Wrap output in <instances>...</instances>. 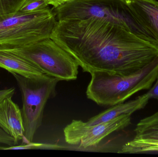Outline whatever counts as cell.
Returning a JSON list of instances; mask_svg holds the SVG:
<instances>
[{
	"label": "cell",
	"mask_w": 158,
	"mask_h": 157,
	"mask_svg": "<svg viewBox=\"0 0 158 157\" xmlns=\"http://www.w3.org/2000/svg\"><path fill=\"white\" fill-rule=\"evenodd\" d=\"M51 38L89 73L128 75L158 57V45L105 18L57 21Z\"/></svg>",
	"instance_id": "6da1fadb"
},
{
	"label": "cell",
	"mask_w": 158,
	"mask_h": 157,
	"mask_svg": "<svg viewBox=\"0 0 158 157\" xmlns=\"http://www.w3.org/2000/svg\"><path fill=\"white\" fill-rule=\"evenodd\" d=\"M90 73L87 98L100 106H114L124 102L140 91L151 88L158 77V57L141 70L128 75L100 71Z\"/></svg>",
	"instance_id": "7a4b0ae2"
},
{
	"label": "cell",
	"mask_w": 158,
	"mask_h": 157,
	"mask_svg": "<svg viewBox=\"0 0 158 157\" xmlns=\"http://www.w3.org/2000/svg\"><path fill=\"white\" fill-rule=\"evenodd\" d=\"M53 10L57 21L92 17L105 18L158 45L154 36L129 6L127 0H70Z\"/></svg>",
	"instance_id": "3957f363"
},
{
	"label": "cell",
	"mask_w": 158,
	"mask_h": 157,
	"mask_svg": "<svg viewBox=\"0 0 158 157\" xmlns=\"http://www.w3.org/2000/svg\"><path fill=\"white\" fill-rule=\"evenodd\" d=\"M53 8L0 14V47L25 46L51 38L57 22Z\"/></svg>",
	"instance_id": "277c9868"
},
{
	"label": "cell",
	"mask_w": 158,
	"mask_h": 157,
	"mask_svg": "<svg viewBox=\"0 0 158 157\" xmlns=\"http://www.w3.org/2000/svg\"><path fill=\"white\" fill-rule=\"evenodd\" d=\"M0 49L24 57L45 74L61 81H71L77 78L78 64L51 38L25 46Z\"/></svg>",
	"instance_id": "5b68a950"
},
{
	"label": "cell",
	"mask_w": 158,
	"mask_h": 157,
	"mask_svg": "<svg viewBox=\"0 0 158 157\" xmlns=\"http://www.w3.org/2000/svg\"><path fill=\"white\" fill-rule=\"evenodd\" d=\"M22 94V117L25 133L23 144L32 142L42 123L44 111L48 100L56 95V86L60 79L50 76L27 78L12 74Z\"/></svg>",
	"instance_id": "8992f818"
},
{
	"label": "cell",
	"mask_w": 158,
	"mask_h": 157,
	"mask_svg": "<svg viewBox=\"0 0 158 157\" xmlns=\"http://www.w3.org/2000/svg\"><path fill=\"white\" fill-rule=\"evenodd\" d=\"M131 114L121 115L110 121L89 125L81 120H73L64 130L65 141L71 145L86 148L96 146L104 138L131 124Z\"/></svg>",
	"instance_id": "52a82bcc"
},
{
	"label": "cell",
	"mask_w": 158,
	"mask_h": 157,
	"mask_svg": "<svg viewBox=\"0 0 158 157\" xmlns=\"http://www.w3.org/2000/svg\"><path fill=\"white\" fill-rule=\"evenodd\" d=\"M132 140L124 144L120 154L158 153V111L141 120L134 130Z\"/></svg>",
	"instance_id": "ba28073f"
},
{
	"label": "cell",
	"mask_w": 158,
	"mask_h": 157,
	"mask_svg": "<svg viewBox=\"0 0 158 157\" xmlns=\"http://www.w3.org/2000/svg\"><path fill=\"white\" fill-rule=\"evenodd\" d=\"M0 127L18 142L24 140L25 128L22 112L12 98L0 103Z\"/></svg>",
	"instance_id": "9c48e42d"
},
{
	"label": "cell",
	"mask_w": 158,
	"mask_h": 157,
	"mask_svg": "<svg viewBox=\"0 0 158 157\" xmlns=\"http://www.w3.org/2000/svg\"><path fill=\"white\" fill-rule=\"evenodd\" d=\"M0 68L12 74L31 78L46 75L40 68L24 57L7 50L0 49Z\"/></svg>",
	"instance_id": "30bf717a"
},
{
	"label": "cell",
	"mask_w": 158,
	"mask_h": 157,
	"mask_svg": "<svg viewBox=\"0 0 158 157\" xmlns=\"http://www.w3.org/2000/svg\"><path fill=\"white\" fill-rule=\"evenodd\" d=\"M150 99L149 95L147 93H145L133 100L111 106L108 109L89 119L85 123L87 125H95L110 121L123 114L131 115L134 112L144 108Z\"/></svg>",
	"instance_id": "8fae6325"
},
{
	"label": "cell",
	"mask_w": 158,
	"mask_h": 157,
	"mask_svg": "<svg viewBox=\"0 0 158 157\" xmlns=\"http://www.w3.org/2000/svg\"><path fill=\"white\" fill-rule=\"evenodd\" d=\"M129 6L158 43V1L127 0Z\"/></svg>",
	"instance_id": "7c38bea8"
},
{
	"label": "cell",
	"mask_w": 158,
	"mask_h": 157,
	"mask_svg": "<svg viewBox=\"0 0 158 157\" xmlns=\"http://www.w3.org/2000/svg\"><path fill=\"white\" fill-rule=\"evenodd\" d=\"M68 149V147L63 146L52 144L30 142L28 143L23 144L21 145L5 147L4 150H28V149H51L61 150Z\"/></svg>",
	"instance_id": "4fadbf2b"
},
{
	"label": "cell",
	"mask_w": 158,
	"mask_h": 157,
	"mask_svg": "<svg viewBox=\"0 0 158 157\" xmlns=\"http://www.w3.org/2000/svg\"><path fill=\"white\" fill-rule=\"evenodd\" d=\"M47 0H26L17 12L31 13L49 7Z\"/></svg>",
	"instance_id": "5bb4252c"
},
{
	"label": "cell",
	"mask_w": 158,
	"mask_h": 157,
	"mask_svg": "<svg viewBox=\"0 0 158 157\" xmlns=\"http://www.w3.org/2000/svg\"><path fill=\"white\" fill-rule=\"evenodd\" d=\"M26 0H0V14L16 13Z\"/></svg>",
	"instance_id": "9a60e30c"
},
{
	"label": "cell",
	"mask_w": 158,
	"mask_h": 157,
	"mask_svg": "<svg viewBox=\"0 0 158 157\" xmlns=\"http://www.w3.org/2000/svg\"><path fill=\"white\" fill-rule=\"evenodd\" d=\"M0 143L11 147L16 145L18 142L0 127Z\"/></svg>",
	"instance_id": "2e32d148"
},
{
	"label": "cell",
	"mask_w": 158,
	"mask_h": 157,
	"mask_svg": "<svg viewBox=\"0 0 158 157\" xmlns=\"http://www.w3.org/2000/svg\"><path fill=\"white\" fill-rule=\"evenodd\" d=\"M15 92V88H14L0 90V103L6 99L12 98Z\"/></svg>",
	"instance_id": "e0dca14e"
},
{
	"label": "cell",
	"mask_w": 158,
	"mask_h": 157,
	"mask_svg": "<svg viewBox=\"0 0 158 157\" xmlns=\"http://www.w3.org/2000/svg\"><path fill=\"white\" fill-rule=\"evenodd\" d=\"M147 93L149 95L150 99H154L158 100V77L153 85Z\"/></svg>",
	"instance_id": "ac0fdd59"
},
{
	"label": "cell",
	"mask_w": 158,
	"mask_h": 157,
	"mask_svg": "<svg viewBox=\"0 0 158 157\" xmlns=\"http://www.w3.org/2000/svg\"><path fill=\"white\" fill-rule=\"evenodd\" d=\"M69 1L70 0H47L49 5L52 6L53 8H57Z\"/></svg>",
	"instance_id": "d6986e66"
},
{
	"label": "cell",
	"mask_w": 158,
	"mask_h": 157,
	"mask_svg": "<svg viewBox=\"0 0 158 157\" xmlns=\"http://www.w3.org/2000/svg\"><path fill=\"white\" fill-rule=\"evenodd\" d=\"M5 147H0V150H4Z\"/></svg>",
	"instance_id": "ffe728a7"
}]
</instances>
